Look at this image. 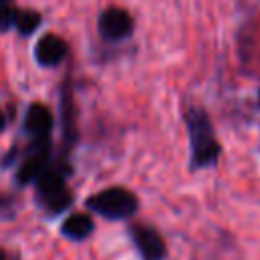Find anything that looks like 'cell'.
Here are the masks:
<instances>
[{
  "label": "cell",
  "instance_id": "3",
  "mask_svg": "<svg viewBox=\"0 0 260 260\" xmlns=\"http://www.w3.org/2000/svg\"><path fill=\"white\" fill-rule=\"evenodd\" d=\"M87 207L108 219H124L136 213L138 199L132 191L124 187H110L91 195L87 199Z\"/></svg>",
  "mask_w": 260,
  "mask_h": 260
},
{
  "label": "cell",
  "instance_id": "12",
  "mask_svg": "<svg viewBox=\"0 0 260 260\" xmlns=\"http://www.w3.org/2000/svg\"><path fill=\"white\" fill-rule=\"evenodd\" d=\"M16 20V10L0 4V30H8L10 26H14Z\"/></svg>",
  "mask_w": 260,
  "mask_h": 260
},
{
  "label": "cell",
  "instance_id": "5",
  "mask_svg": "<svg viewBox=\"0 0 260 260\" xmlns=\"http://www.w3.org/2000/svg\"><path fill=\"white\" fill-rule=\"evenodd\" d=\"M130 236L144 260H165L167 246L154 228L144 225V223H134L130 228Z\"/></svg>",
  "mask_w": 260,
  "mask_h": 260
},
{
  "label": "cell",
  "instance_id": "7",
  "mask_svg": "<svg viewBox=\"0 0 260 260\" xmlns=\"http://www.w3.org/2000/svg\"><path fill=\"white\" fill-rule=\"evenodd\" d=\"M65 55H67V45L57 35H45V37H41L39 43H37V47H35V57L45 67L59 65L65 59Z\"/></svg>",
  "mask_w": 260,
  "mask_h": 260
},
{
  "label": "cell",
  "instance_id": "11",
  "mask_svg": "<svg viewBox=\"0 0 260 260\" xmlns=\"http://www.w3.org/2000/svg\"><path fill=\"white\" fill-rule=\"evenodd\" d=\"M63 134L71 142L75 138V122H73V102L69 87H63Z\"/></svg>",
  "mask_w": 260,
  "mask_h": 260
},
{
  "label": "cell",
  "instance_id": "8",
  "mask_svg": "<svg viewBox=\"0 0 260 260\" xmlns=\"http://www.w3.org/2000/svg\"><path fill=\"white\" fill-rule=\"evenodd\" d=\"M51 128H53V116L49 108L43 104H32L24 116V130L32 138H43V136H51Z\"/></svg>",
  "mask_w": 260,
  "mask_h": 260
},
{
  "label": "cell",
  "instance_id": "13",
  "mask_svg": "<svg viewBox=\"0 0 260 260\" xmlns=\"http://www.w3.org/2000/svg\"><path fill=\"white\" fill-rule=\"evenodd\" d=\"M4 126H6V120H4V114L0 112V132L4 130Z\"/></svg>",
  "mask_w": 260,
  "mask_h": 260
},
{
  "label": "cell",
  "instance_id": "6",
  "mask_svg": "<svg viewBox=\"0 0 260 260\" xmlns=\"http://www.w3.org/2000/svg\"><path fill=\"white\" fill-rule=\"evenodd\" d=\"M98 28L106 41H120L132 32V16L126 10L112 6L100 14Z\"/></svg>",
  "mask_w": 260,
  "mask_h": 260
},
{
  "label": "cell",
  "instance_id": "10",
  "mask_svg": "<svg viewBox=\"0 0 260 260\" xmlns=\"http://www.w3.org/2000/svg\"><path fill=\"white\" fill-rule=\"evenodd\" d=\"M41 24V14L32 10H16L14 26L20 35H32Z\"/></svg>",
  "mask_w": 260,
  "mask_h": 260
},
{
  "label": "cell",
  "instance_id": "1",
  "mask_svg": "<svg viewBox=\"0 0 260 260\" xmlns=\"http://www.w3.org/2000/svg\"><path fill=\"white\" fill-rule=\"evenodd\" d=\"M185 124L189 132V148H191V169L213 167L219 158L221 146L215 138L211 120L203 108L189 106L185 112Z\"/></svg>",
  "mask_w": 260,
  "mask_h": 260
},
{
  "label": "cell",
  "instance_id": "2",
  "mask_svg": "<svg viewBox=\"0 0 260 260\" xmlns=\"http://www.w3.org/2000/svg\"><path fill=\"white\" fill-rule=\"evenodd\" d=\"M67 173L69 167L63 160H55L37 179V199L43 205V209L53 215L65 211L73 201V193L65 185Z\"/></svg>",
  "mask_w": 260,
  "mask_h": 260
},
{
  "label": "cell",
  "instance_id": "15",
  "mask_svg": "<svg viewBox=\"0 0 260 260\" xmlns=\"http://www.w3.org/2000/svg\"><path fill=\"white\" fill-rule=\"evenodd\" d=\"M6 2H8V0H0V4H6Z\"/></svg>",
  "mask_w": 260,
  "mask_h": 260
},
{
  "label": "cell",
  "instance_id": "4",
  "mask_svg": "<svg viewBox=\"0 0 260 260\" xmlns=\"http://www.w3.org/2000/svg\"><path fill=\"white\" fill-rule=\"evenodd\" d=\"M51 165V136L32 138L30 148L26 152V158L22 160L16 179L20 185H26L30 181H37L39 175Z\"/></svg>",
  "mask_w": 260,
  "mask_h": 260
},
{
  "label": "cell",
  "instance_id": "14",
  "mask_svg": "<svg viewBox=\"0 0 260 260\" xmlns=\"http://www.w3.org/2000/svg\"><path fill=\"white\" fill-rule=\"evenodd\" d=\"M0 260H6V256H4V252H0Z\"/></svg>",
  "mask_w": 260,
  "mask_h": 260
},
{
  "label": "cell",
  "instance_id": "9",
  "mask_svg": "<svg viewBox=\"0 0 260 260\" xmlns=\"http://www.w3.org/2000/svg\"><path fill=\"white\" fill-rule=\"evenodd\" d=\"M91 230H93V221L85 213H73L61 225L63 236H67L71 240H83V238H87L91 234Z\"/></svg>",
  "mask_w": 260,
  "mask_h": 260
}]
</instances>
